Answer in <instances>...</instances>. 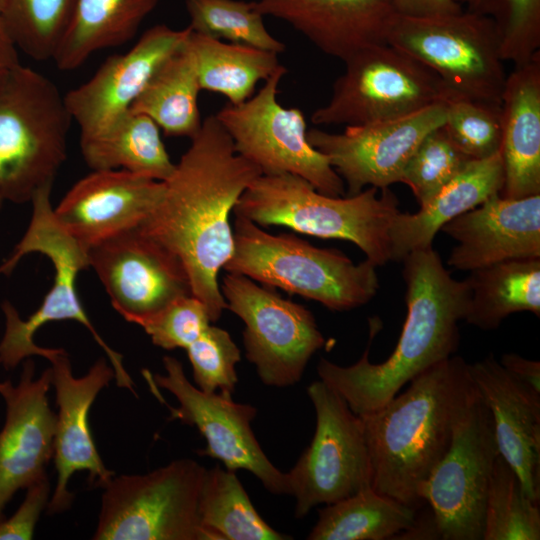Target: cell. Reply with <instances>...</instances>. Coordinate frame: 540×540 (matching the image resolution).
Returning <instances> with one entry per match:
<instances>
[{
  "instance_id": "27",
  "label": "cell",
  "mask_w": 540,
  "mask_h": 540,
  "mask_svg": "<svg viewBox=\"0 0 540 540\" xmlns=\"http://www.w3.org/2000/svg\"><path fill=\"white\" fill-rule=\"evenodd\" d=\"M159 0H75L53 56L58 69L75 70L99 50L120 46L137 34Z\"/></svg>"
},
{
  "instance_id": "30",
  "label": "cell",
  "mask_w": 540,
  "mask_h": 540,
  "mask_svg": "<svg viewBox=\"0 0 540 540\" xmlns=\"http://www.w3.org/2000/svg\"><path fill=\"white\" fill-rule=\"evenodd\" d=\"M189 37L156 70L130 110L149 116L166 136L192 139L202 119L201 88Z\"/></svg>"
},
{
  "instance_id": "47",
  "label": "cell",
  "mask_w": 540,
  "mask_h": 540,
  "mask_svg": "<svg viewBox=\"0 0 540 540\" xmlns=\"http://www.w3.org/2000/svg\"><path fill=\"white\" fill-rule=\"evenodd\" d=\"M3 202H4V200L0 197V209L2 207Z\"/></svg>"
},
{
  "instance_id": "26",
  "label": "cell",
  "mask_w": 540,
  "mask_h": 540,
  "mask_svg": "<svg viewBox=\"0 0 540 540\" xmlns=\"http://www.w3.org/2000/svg\"><path fill=\"white\" fill-rule=\"evenodd\" d=\"M504 184L501 153L471 160L416 213L398 212L390 228L391 261L432 247L436 233L450 220L500 194Z\"/></svg>"
},
{
  "instance_id": "11",
  "label": "cell",
  "mask_w": 540,
  "mask_h": 540,
  "mask_svg": "<svg viewBox=\"0 0 540 540\" xmlns=\"http://www.w3.org/2000/svg\"><path fill=\"white\" fill-rule=\"evenodd\" d=\"M286 73L282 66L248 100L236 105L227 103L215 116L231 137L236 152L256 165L262 175L294 174L322 194L342 196L343 180L307 139L303 112L278 102L280 80Z\"/></svg>"
},
{
  "instance_id": "42",
  "label": "cell",
  "mask_w": 540,
  "mask_h": 540,
  "mask_svg": "<svg viewBox=\"0 0 540 540\" xmlns=\"http://www.w3.org/2000/svg\"><path fill=\"white\" fill-rule=\"evenodd\" d=\"M52 493L48 475L26 489L25 497L9 518L0 520V540H30Z\"/></svg>"
},
{
  "instance_id": "20",
  "label": "cell",
  "mask_w": 540,
  "mask_h": 540,
  "mask_svg": "<svg viewBox=\"0 0 540 540\" xmlns=\"http://www.w3.org/2000/svg\"><path fill=\"white\" fill-rule=\"evenodd\" d=\"M191 31L189 26L154 25L131 49L107 58L90 79L67 92L65 104L80 128V139L101 133L129 111L152 75Z\"/></svg>"
},
{
  "instance_id": "39",
  "label": "cell",
  "mask_w": 540,
  "mask_h": 540,
  "mask_svg": "<svg viewBox=\"0 0 540 540\" xmlns=\"http://www.w3.org/2000/svg\"><path fill=\"white\" fill-rule=\"evenodd\" d=\"M471 160L450 140L442 126L428 133L409 159L401 183L411 189L419 205L428 202Z\"/></svg>"
},
{
  "instance_id": "38",
  "label": "cell",
  "mask_w": 540,
  "mask_h": 540,
  "mask_svg": "<svg viewBox=\"0 0 540 540\" xmlns=\"http://www.w3.org/2000/svg\"><path fill=\"white\" fill-rule=\"evenodd\" d=\"M442 127L455 146L471 159L491 157L501 148V104L454 93L445 101Z\"/></svg>"
},
{
  "instance_id": "37",
  "label": "cell",
  "mask_w": 540,
  "mask_h": 540,
  "mask_svg": "<svg viewBox=\"0 0 540 540\" xmlns=\"http://www.w3.org/2000/svg\"><path fill=\"white\" fill-rule=\"evenodd\" d=\"M495 25L504 61H529L540 47V0H454Z\"/></svg>"
},
{
  "instance_id": "23",
  "label": "cell",
  "mask_w": 540,
  "mask_h": 540,
  "mask_svg": "<svg viewBox=\"0 0 540 540\" xmlns=\"http://www.w3.org/2000/svg\"><path fill=\"white\" fill-rule=\"evenodd\" d=\"M471 378L490 410L499 454L540 502V393L516 379L489 355L469 364Z\"/></svg>"
},
{
  "instance_id": "13",
  "label": "cell",
  "mask_w": 540,
  "mask_h": 540,
  "mask_svg": "<svg viewBox=\"0 0 540 540\" xmlns=\"http://www.w3.org/2000/svg\"><path fill=\"white\" fill-rule=\"evenodd\" d=\"M498 454L492 416L476 388L449 449L421 488L437 539L483 540L486 498Z\"/></svg>"
},
{
  "instance_id": "33",
  "label": "cell",
  "mask_w": 540,
  "mask_h": 540,
  "mask_svg": "<svg viewBox=\"0 0 540 540\" xmlns=\"http://www.w3.org/2000/svg\"><path fill=\"white\" fill-rule=\"evenodd\" d=\"M206 540H287L257 512L235 471L206 469L198 501Z\"/></svg>"
},
{
  "instance_id": "9",
  "label": "cell",
  "mask_w": 540,
  "mask_h": 540,
  "mask_svg": "<svg viewBox=\"0 0 540 540\" xmlns=\"http://www.w3.org/2000/svg\"><path fill=\"white\" fill-rule=\"evenodd\" d=\"M315 125L357 126L405 117L454 94L423 63L388 43L369 46L345 62Z\"/></svg>"
},
{
  "instance_id": "10",
  "label": "cell",
  "mask_w": 540,
  "mask_h": 540,
  "mask_svg": "<svg viewBox=\"0 0 540 540\" xmlns=\"http://www.w3.org/2000/svg\"><path fill=\"white\" fill-rule=\"evenodd\" d=\"M386 43L423 63L453 93L501 104L507 74L489 18L464 9L423 17L397 13Z\"/></svg>"
},
{
  "instance_id": "15",
  "label": "cell",
  "mask_w": 540,
  "mask_h": 540,
  "mask_svg": "<svg viewBox=\"0 0 540 540\" xmlns=\"http://www.w3.org/2000/svg\"><path fill=\"white\" fill-rule=\"evenodd\" d=\"M162 362L164 373L144 370V377L176 398L178 406H169L171 418L198 429L206 441L199 453L221 461L228 470L250 472L273 494H287L286 473L268 459L251 428L256 408L235 402L231 393L203 392L188 380L173 356H164Z\"/></svg>"
},
{
  "instance_id": "1",
  "label": "cell",
  "mask_w": 540,
  "mask_h": 540,
  "mask_svg": "<svg viewBox=\"0 0 540 540\" xmlns=\"http://www.w3.org/2000/svg\"><path fill=\"white\" fill-rule=\"evenodd\" d=\"M181 156L164 193L139 226L182 263L191 293L211 322L227 309L218 273L234 250L230 213L260 169L239 155L231 137L210 115Z\"/></svg>"
},
{
  "instance_id": "31",
  "label": "cell",
  "mask_w": 540,
  "mask_h": 540,
  "mask_svg": "<svg viewBox=\"0 0 540 540\" xmlns=\"http://www.w3.org/2000/svg\"><path fill=\"white\" fill-rule=\"evenodd\" d=\"M189 41L201 91L221 94L230 104L248 100L259 81L283 66L278 53L272 51L226 43L193 31Z\"/></svg>"
},
{
  "instance_id": "32",
  "label": "cell",
  "mask_w": 540,
  "mask_h": 540,
  "mask_svg": "<svg viewBox=\"0 0 540 540\" xmlns=\"http://www.w3.org/2000/svg\"><path fill=\"white\" fill-rule=\"evenodd\" d=\"M417 512L368 486L320 509L307 539H392L412 529Z\"/></svg>"
},
{
  "instance_id": "21",
  "label": "cell",
  "mask_w": 540,
  "mask_h": 540,
  "mask_svg": "<svg viewBox=\"0 0 540 540\" xmlns=\"http://www.w3.org/2000/svg\"><path fill=\"white\" fill-rule=\"evenodd\" d=\"M164 182L122 169L92 170L54 208L60 226L87 251L139 227L164 193Z\"/></svg>"
},
{
  "instance_id": "46",
  "label": "cell",
  "mask_w": 540,
  "mask_h": 540,
  "mask_svg": "<svg viewBox=\"0 0 540 540\" xmlns=\"http://www.w3.org/2000/svg\"><path fill=\"white\" fill-rule=\"evenodd\" d=\"M5 2H6V0H0V15H1L3 9H4Z\"/></svg>"
},
{
  "instance_id": "45",
  "label": "cell",
  "mask_w": 540,
  "mask_h": 540,
  "mask_svg": "<svg viewBox=\"0 0 540 540\" xmlns=\"http://www.w3.org/2000/svg\"><path fill=\"white\" fill-rule=\"evenodd\" d=\"M18 64V48L0 16V85Z\"/></svg>"
},
{
  "instance_id": "7",
  "label": "cell",
  "mask_w": 540,
  "mask_h": 540,
  "mask_svg": "<svg viewBox=\"0 0 540 540\" xmlns=\"http://www.w3.org/2000/svg\"><path fill=\"white\" fill-rule=\"evenodd\" d=\"M73 122L64 95L45 75L18 64L0 85V197L21 204L53 185Z\"/></svg>"
},
{
  "instance_id": "40",
  "label": "cell",
  "mask_w": 540,
  "mask_h": 540,
  "mask_svg": "<svg viewBox=\"0 0 540 540\" xmlns=\"http://www.w3.org/2000/svg\"><path fill=\"white\" fill-rule=\"evenodd\" d=\"M185 350L197 388L207 393L233 394L241 353L226 330L210 324Z\"/></svg>"
},
{
  "instance_id": "16",
  "label": "cell",
  "mask_w": 540,
  "mask_h": 540,
  "mask_svg": "<svg viewBox=\"0 0 540 540\" xmlns=\"http://www.w3.org/2000/svg\"><path fill=\"white\" fill-rule=\"evenodd\" d=\"M88 260L114 309L136 325L192 295L181 261L140 227L93 246Z\"/></svg>"
},
{
  "instance_id": "6",
  "label": "cell",
  "mask_w": 540,
  "mask_h": 540,
  "mask_svg": "<svg viewBox=\"0 0 540 540\" xmlns=\"http://www.w3.org/2000/svg\"><path fill=\"white\" fill-rule=\"evenodd\" d=\"M234 250L224 269L264 286L315 300L333 311L367 304L377 293V266L355 264L336 249L318 248L293 234H270L235 216Z\"/></svg>"
},
{
  "instance_id": "41",
  "label": "cell",
  "mask_w": 540,
  "mask_h": 540,
  "mask_svg": "<svg viewBox=\"0 0 540 540\" xmlns=\"http://www.w3.org/2000/svg\"><path fill=\"white\" fill-rule=\"evenodd\" d=\"M211 324L205 305L193 295L181 297L138 325L165 350L186 349Z\"/></svg>"
},
{
  "instance_id": "12",
  "label": "cell",
  "mask_w": 540,
  "mask_h": 540,
  "mask_svg": "<svg viewBox=\"0 0 540 540\" xmlns=\"http://www.w3.org/2000/svg\"><path fill=\"white\" fill-rule=\"evenodd\" d=\"M316 427L310 445L286 473L295 516L332 504L371 486L372 469L362 418L322 380L307 387Z\"/></svg>"
},
{
  "instance_id": "22",
  "label": "cell",
  "mask_w": 540,
  "mask_h": 540,
  "mask_svg": "<svg viewBox=\"0 0 540 540\" xmlns=\"http://www.w3.org/2000/svg\"><path fill=\"white\" fill-rule=\"evenodd\" d=\"M457 242L447 264L472 271L510 259L540 258V194H495L441 228Z\"/></svg>"
},
{
  "instance_id": "43",
  "label": "cell",
  "mask_w": 540,
  "mask_h": 540,
  "mask_svg": "<svg viewBox=\"0 0 540 540\" xmlns=\"http://www.w3.org/2000/svg\"><path fill=\"white\" fill-rule=\"evenodd\" d=\"M396 12L407 16H434L458 13L463 8L454 0H394Z\"/></svg>"
},
{
  "instance_id": "18",
  "label": "cell",
  "mask_w": 540,
  "mask_h": 540,
  "mask_svg": "<svg viewBox=\"0 0 540 540\" xmlns=\"http://www.w3.org/2000/svg\"><path fill=\"white\" fill-rule=\"evenodd\" d=\"M49 362L58 408L53 454L57 478L47 506V512L54 515L66 512L73 503L75 496L69 489L73 474L87 472L89 482L100 488L115 475L105 466L89 424L91 406L114 379V370L108 359L101 357L86 374L76 377L64 349Z\"/></svg>"
},
{
  "instance_id": "28",
  "label": "cell",
  "mask_w": 540,
  "mask_h": 540,
  "mask_svg": "<svg viewBox=\"0 0 540 540\" xmlns=\"http://www.w3.org/2000/svg\"><path fill=\"white\" fill-rule=\"evenodd\" d=\"M160 130L149 116L129 110L101 133L80 139L81 153L92 170L122 169L164 182L176 164Z\"/></svg>"
},
{
  "instance_id": "5",
  "label": "cell",
  "mask_w": 540,
  "mask_h": 540,
  "mask_svg": "<svg viewBox=\"0 0 540 540\" xmlns=\"http://www.w3.org/2000/svg\"><path fill=\"white\" fill-rule=\"evenodd\" d=\"M51 191L52 185H48L32 197L29 226L10 257L0 265V274L9 275L23 256L38 252L52 263L53 285L38 309L27 319H22L9 301L2 302L5 330L0 340V365L9 371L32 356L50 361L62 348L37 345L34 341L36 332L47 323L72 320L83 325L102 348L114 370L116 385L137 396L135 383L124 366L123 356L101 337L81 304L77 278L82 270L89 268L88 251L56 220L50 202Z\"/></svg>"
},
{
  "instance_id": "14",
  "label": "cell",
  "mask_w": 540,
  "mask_h": 540,
  "mask_svg": "<svg viewBox=\"0 0 540 540\" xmlns=\"http://www.w3.org/2000/svg\"><path fill=\"white\" fill-rule=\"evenodd\" d=\"M220 290L227 309L244 323L245 355L263 384L282 388L299 382L326 343L312 312L241 274H226Z\"/></svg>"
},
{
  "instance_id": "35",
  "label": "cell",
  "mask_w": 540,
  "mask_h": 540,
  "mask_svg": "<svg viewBox=\"0 0 540 540\" xmlns=\"http://www.w3.org/2000/svg\"><path fill=\"white\" fill-rule=\"evenodd\" d=\"M185 7L195 33L278 54L286 49L268 32L256 1L185 0Z\"/></svg>"
},
{
  "instance_id": "29",
  "label": "cell",
  "mask_w": 540,
  "mask_h": 540,
  "mask_svg": "<svg viewBox=\"0 0 540 540\" xmlns=\"http://www.w3.org/2000/svg\"><path fill=\"white\" fill-rule=\"evenodd\" d=\"M464 320L479 329H497L510 314L540 316V258L510 259L470 271Z\"/></svg>"
},
{
  "instance_id": "2",
  "label": "cell",
  "mask_w": 540,
  "mask_h": 540,
  "mask_svg": "<svg viewBox=\"0 0 540 540\" xmlns=\"http://www.w3.org/2000/svg\"><path fill=\"white\" fill-rule=\"evenodd\" d=\"M403 262L407 315L392 354L382 363H371L369 348L378 331L371 325L368 346L350 366L325 358L317 365L320 380L335 390L358 416L373 413L428 367L456 352L458 324L464 320L469 291L444 267L433 247L409 253Z\"/></svg>"
},
{
  "instance_id": "19",
  "label": "cell",
  "mask_w": 540,
  "mask_h": 540,
  "mask_svg": "<svg viewBox=\"0 0 540 540\" xmlns=\"http://www.w3.org/2000/svg\"><path fill=\"white\" fill-rule=\"evenodd\" d=\"M51 387V368L36 377L31 358L23 361L16 384L0 381L6 409L0 431V520L17 491L47 476L56 426V413L48 399Z\"/></svg>"
},
{
  "instance_id": "36",
  "label": "cell",
  "mask_w": 540,
  "mask_h": 540,
  "mask_svg": "<svg viewBox=\"0 0 540 540\" xmlns=\"http://www.w3.org/2000/svg\"><path fill=\"white\" fill-rule=\"evenodd\" d=\"M75 0H6L1 18L18 50L36 61L52 60Z\"/></svg>"
},
{
  "instance_id": "44",
  "label": "cell",
  "mask_w": 540,
  "mask_h": 540,
  "mask_svg": "<svg viewBox=\"0 0 540 540\" xmlns=\"http://www.w3.org/2000/svg\"><path fill=\"white\" fill-rule=\"evenodd\" d=\"M499 362L512 376L540 393L539 361L529 360L515 353H506Z\"/></svg>"
},
{
  "instance_id": "17",
  "label": "cell",
  "mask_w": 540,
  "mask_h": 540,
  "mask_svg": "<svg viewBox=\"0 0 540 540\" xmlns=\"http://www.w3.org/2000/svg\"><path fill=\"white\" fill-rule=\"evenodd\" d=\"M444 120L445 101L405 117L346 126L341 133L313 128L307 139L327 157L353 196L366 186L382 189L400 182L419 144Z\"/></svg>"
},
{
  "instance_id": "34",
  "label": "cell",
  "mask_w": 540,
  "mask_h": 540,
  "mask_svg": "<svg viewBox=\"0 0 540 540\" xmlns=\"http://www.w3.org/2000/svg\"><path fill=\"white\" fill-rule=\"evenodd\" d=\"M539 539V503L527 497L517 473L498 454L486 498L483 540Z\"/></svg>"
},
{
  "instance_id": "8",
  "label": "cell",
  "mask_w": 540,
  "mask_h": 540,
  "mask_svg": "<svg viewBox=\"0 0 540 540\" xmlns=\"http://www.w3.org/2000/svg\"><path fill=\"white\" fill-rule=\"evenodd\" d=\"M206 468L177 459L145 474H116L102 488L93 540H206L198 501Z\"/></svg>"
},
{
  "instance_id": "4",
  "label": "cell",
  "mask_w": 540,
  "mask_h": 540,
  "mask_svg": "<svg viewBox=\"0 0 540 540\" xmlns=\"http://www.w3.org/2000/svg\"><path fill=\"white\" fill-rule=\"evenodd\" d=\"M369 187L342 198L318 192L304 178L290 174L260 175L242 193L233 213L259 226H285L322 239L347 240L366 259L382 266L391 261L390 228L399 212L396 195Z\"/></svg>"
},
{
  "instance_id": "3",
  "label": "cell",
  "mask_w": 540,
  "mask_h": 540,
  "mask_svg": "<svg viewBox=\"0 0 540 540\" xmlns=\"http://www.w3.org/2000/svg\"><path fill=\"white\" fill-rule=\"evenodd\" d=\"M408 389L379 410L360 416L369 451L371 487L418 511L420 492L443 458L475 390L459 356L415 376Z\"/></svg>"
},
{
  "instance_id": "24",
  "label": "cell",
  "mask_w": 540,
  "mask_h": 540,
  "mask_svg": "<svg viewBox=\"0 0 540 540\" xmlns=\"http://www.w3.org/2000/svg\"><path fill=\"white\" fill-rule=\"evenodd\" d=\"M264 16L278 18L324 54L343 62L386 43L397 12L394 0H258Z\"/></svg>"
},
{
  "instance_id": "25",
  "label": "cell",
  "mask_w": 540,
  "mask_h": 540,
  "mask_svg": "<svg viewBox=\"0 0 540 540\" xmlns=\"http://www.w3.org/2000/svg\"><path fill=\"white\" fill-rule=\"evenodd\" d=\"M501 111L500 195L520 199L540 194V51L506 76Z\"/></svg>"
}]
</instances>
